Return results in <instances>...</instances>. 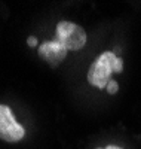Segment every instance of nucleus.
Wrapping results in <instances>:
<instances>
[{
    "instance_id": "f257e3e1",
    "label": "nucleus",
    "mask_w": 141,
    "mask_h": 149,
    "mask_svg": "<svg viewBox=\"0 0 141 149\" xmlns=\"http://www.w3.org/2000/svg\"><path fill=\"white\" fill-rule=\"evenodd\" d=\"M123 70V60L111 51H106L94 61L88 72V82L98 90H106L107 84L111 81L113 73Z\"/></svg>"
},
{
    "instance_id": "f03ea898",
    "label": "nucleus",
    "mask_w": 141,
    "mask_h": 149,
    "mask_svg": "<svg viewBox=\"0 0 141 149\" xmlns=\"http://www.w3.org/2000/svg\"><path fill=\"white\" fill-rule=\"evenodd\" d=\"M57 40L67 51H79L86 45V31L74 22L61 21L57 26Z\"/></svg>"
},
{
    "instance_id": "7ed1b4c3",
    "label": "nucleus",
    "mask_w": 141,
    "mask_h": 149,
    "mask_svg": "<svg viewBox=\"0 0 141 149\" xmlns=\"http://www.w3.org/2000/svg\"><path fill=\"white\" fill-rule=\"evenodd\" d=\"M24 136L25 130L15 119L10 107L6 104H0V139L9 143H15L22 140Z\"/></svg>"
},
{
    "instance_id": "20e7f679",
    "label": "nucleus",
    "mask_w": 141,
    "mask_h": 149,
    "mask_svg": "<svg viewBox=\"0 0 141 149\" xmlns=\"http://www.w3.org/2000/svg\"><path fill=\"white\" fill-rule=\"evenodd\" d=\"M67 52L68 51L57 39L45 42L39 46V55L45 61H48L50 66H58L61 61L67 57Z\"/></svg>"
},
{
    "instance_id": "39448f33",
    "label": "nucleus",
    "mask_w": 141,
    "mask_h": 149,
    "mask_svg": "<svg viewBox=\"0 0 141 149\" xmlns=\"http://www.w3.org/2000/svg\"><path fill=\"white\" fill-rule=\"evenodd\" d=\"M106 91H107L109 94H111V95H113V94H116V93L119 91V85H118V82L111 79V81L107 84V86H106Z\"/></svg>"
},
{
    "instance_id": "423d86ee",
    "label": "nucleus",
    "mask_w": 141,
    "mask_h": 149,
    "mask_svg": "<svg viewBox=\"0 0 141 149\" xmlns=\"http://www.w3.org/2000/svg\"><path fill=\"white\" fill-rule=\"evenodd\" d=\"M27 43H28V46H36L37 45V39L34 36H30L28 39H27Z\"/></svg>"
},
{
    "instance_id": "0eeeda50",
    "label": "nucleus",
    "mask_w": 141,
    "mask_h": 149,
    "mask_svg": "<svg viewBox=\"0 0 141 149\" xmlns=\"http://www.w3.org/2000/svg\"><path fill=\"white\" fill-rule=\"evenodd\" d=\"M98 149H123V148H119V146L110 145V146H106V148H98Z\"/></svg>"
}]
</instances>
